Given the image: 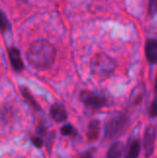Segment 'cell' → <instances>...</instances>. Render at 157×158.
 <instances>
[{
  "label": "cell",
  "instance_id": "obj_1",
  "mask_svg": "<svg viewBox=\"0 0 157 158\" xmlns=\"http://www.w3.org/2000/svg\"><path fill=\"white\" fill-rule=\"evenodd\" d=\"M27 60L30 66L36 69H48L54 64L56 50L54 45L46 40H37L28 48Z\"/></svg>",
  "mask_w": 157,
  "mask_h": 158
},
{
  "label": "cell",
  "instance_id": "obj_2",
  "mask_svg": "<svg viewBox=\"0 0 157 158\" xmlns=\"http://www.w3.org/2000/svg\"><path fill=\"white\" fill-rule=\"evenodd\" d=\"M116 63L112 57L105 53H98L94 56L90 63V69L96 77L105 80L111 77L115 71Z\"/></svg>",
  "mask_w": 157,
  "mask_h": 158
},
{
  "label": "cell",
  "instance_id": "obj_3",
  "mask_svg": "<svg viewBox=\"0 0 157 158\" xmlns=\"http://www.w3.org/2000/svg\"><path fill=\"white\" fill-rule=\"evenodd\" d=\"M129 123L128 116L124 113H118L105 125V137L109 139H113L121 135L126 130Z\"/></svg>",
  "mask_w": 157,
  "mask_h": 158
},
{
  "label": "cell",
  "instance_id": "obj_4",
  "mask_svg": "<svg viewBox=\"0 0 157 158\" xmlns=\"http://www.w3.org/2000/svg\"><path fill=\"white\" fill-rule=\"evenodd\" d=\"M81 101L84 103V106L89 109H100L107 104V98L105 95L99 94V93L89 92V90H84L81 93Z\"/></svg>",
  "mask_w": 157,
  "mask_h": 158
},
{
  "label": "cell",
  "instance_id": "obj_5",
  "mask_svg": "<svg viewBox=\"0 0 157 158\" xmlns=\"http://www.w3.org/2000/svg\"><path fill=\"white\" fill-rule=\"evenodd\" d=\"M157 137V128L154 125L147 127L143 135V148L147 157H151L155 148V142Z\"/></svg>",
  "mask_w": 157,
  "mask_h": 158
},
{
  "label": "cell",
  "instance_id": "obj_6",
  "mask_svg": "<svg viewBox=\"0 0 157 158\" xmlns=\"http://www.w3.org/2000/svg\"><path fill=\"white\" fill-rule=\"evenodd\" d=\"M145 56L151 64H157V40L156 39H147L145 43Z\"/></svg>",
  "mask_w": 157,
  "mask_h": 158
},
{
  "label": "cell",
  "instance_id": "obj_7",
  "mask_svg": "<svg viewBox=\"0 0 157 158\" xmlns=\"http://www.w3.org/2000/svg\"><path fill=\"white\" fill-rule=\"evenodd\" d=\"M141 151V142L137 138H132L129 140L126 148L125 158H138Z\"/></svg>",
  "mask_w": 157,
  "mask_h": 158
},
{
  "label": "cell",
  "instance_id": "obj_8",
  "mask_svg": "<svg viewBox=\"0 0 157 158\" xmlns=\"http://www.w3.org/2000/svg\"><path fill=\"white\" fill-rule=\"evenodd\" d=\"M9 58H10L11 64L15 71H22L24 69V63L22 60L21 53L16 48H10L8 51Z\"/></svg>",
  "mask_w": 157,
  "mask_h": 158
},
{
  "label": "cell",
  "instance_id": "obj_9",
  "mask_svg": "<svg viewBox=\"0 0 157 158\" xmlns=\"http://www.w3.org/2000/svg\"><path fill=\"white\" fill-rule=\"evenodd\" d=\"M51 116L57 123H60V122H64L67 119V112H66L65 108H64L61 104L55 103L51 106Z\"/></svg>",
  "mask_w": 157,
  "mask_h": 158
},
{
  "label": "cell",
  "instance_id": "obj_10",
  "mask_svg": "<svg viewBox=\"0 0 157 158\" xmlns=\"http://www.w3.org/2000/svg\"><path fill=\"white\" fill-rule=\"evenodd\" d=\"M124 151V146L121 142H115L111 145V148H109L107 158H122Z\"/></svg>",
  "mask_w": 157,
  "mask_h": 158
},
{
  "label": "cell",
  "instance_id": "obj_11",
  "mask_svg": "<svg viewBox=\"0 0 157 158\" xmlns=\"http://www.w3.org/2000/svg\"><path fill=\"white\" fill-rule=\"evenodd\" d=\"M99 135V123L97 121L90 122L87 130V137L89 140H96Z\"/></svg>",
  "mask_w": 157,
  "mask_h": 158
},
{
  "label": "cell",
  "instance_id": "obj_12",
  "mask_svg": "<svg viewBox=\"0 0 157 158\" xmlns=\"http://www.w3.org/2000/svg\"><path fill=\"white\" fill-rule=\"evenodd\" d=\"M10 29H11L10 22H9L8 17L6 16L3 11H2L1 8H0V30H1L2 32H4V31H8V30H10Z\"/></svg>",
  "mask_w": 157,
  "mask_h": 158
},
{
  "label": "cell",
  "instance_id": "obj_13",
  "mask_svg": "<svg viewBox=\"0 0 157 158\" xmlns=\"http://www.w3.org/2000/svg\"><path fill=\"white\" fill-rule=\"evenodd\" d=\"M22 93H23L24 97H25L26 99H27V101L29 102V103L31 104L32 106H35L36 109H39V106H38V104H37V102L35 101V99L31 97V95L29 94V92H28V90L26 89V88H23V89H22Z\"/></svg>",
  "mask_w": 157,
  "mask_h": 158
},
{
  "label": "cell",
  "instance_id": "obj_14",
  "mask_svg": "<svg viewBox=\"0 0 157 158\" xmlns=\"http://www.w3.org/2000/svg\"><path fill=\"white\" fill-rule=\"evenodd\" d=\"M61 133L64 135H73L76 133V131L71 125H65L61 128Z\"/></svg>",
  "mask_w": 157,
  "mask_h": 158
},
{
  "label": "cell",
  "instance_id": "obj_15",
  "mask_svg": "<svg viewBox=\"0 0 157 158\" xmlns=\"http://www.w3.org/2000/svg\"><path fill=\"white\" fill-rule=\"evenodd\" d=\"M149 115L151 117L157 116V98H155L153 100V102L151 103V106H150V110H149Z\"/></svg>",
  "mask_w": 157,
  "mask_h": 158
},
{
  "label": "cell",
  "instance_id": "obj_16",
  "mask_svg": "<svg viewBox=\"0 0 157 158\" xmlns=\"http://www.w3.org/2000/svg\"><path fill=\"white\" fill-rule=\"evenodd\" d=\"M149 13L151 15H155L157 13V0H150Z\"/></svg>",
  "mask_w": 157,
  "mask_h": 158
},
{
  "label": "cell",
  "instance_id": "obj_17",
  "mask_svg": "<svg viewBox=\"0 0 157 158\" xmlns=\"http://www.w3.org/2000/svg\"><path fill=\"white\" fill-rule=\"evenodd\" d=\"M32 142H34L35 145H37L38 148H40V146L42 145V140H41V139H39V138L34 137V138H32Z\"/></svg>",
  "mask_w": 157,
  "mask_h": 158
},
{
  "label": "cell",
  "instance_id": "obj_18",
  "mask_svg": "<svg viewBox=\"0 0 157 158\" xmlns=\"http://www.w3.org/2000/svg\"><path fill=\"white\" fill-rule=\"evenodd\" d=\"M81 158H93V153L92 152H87L83 155Z\"/></svg>",
  "mask_w": 157,
  "mask_h": 158
},
{
  "label": "cell",
  "instance_id": "obj_19",
  "mask_svg": "<svg viewBox=\"0 0 157 158\" xmlns=\"http://www.w3.org/2000/svg\"><path fill=\"white\" fill-rule=\"evenodd\" d=\"M155 93L157 94V77H156V81H155Z\"/></svg>",
  "mask_w": 157,
  "mask_h": 158
}]
</instances>
